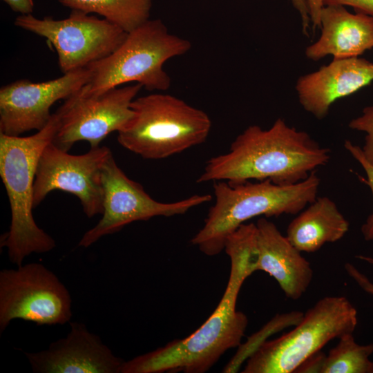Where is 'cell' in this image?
<instances>
[{
	"label": "cell",
	"instance_id": "cell-6",
	"mask_svg": "<svg viewBox=\"0 0 373 373\" xmlns=\"http://www.w3.org/2000/svg\"><path fill=\"white\" fill-rule=\"evenodd\" d=\"M134 115L118 132L117 141L126 149L146 160L165 159L204 143L211 121L202 110L166 93L136 97Z\"/></svg>",
	"mask_w": 373,
	"mask_h": 373
},
{
	"label": "cell",
	"instance_id": "cell-25",
	"mask_svg": "<svg viewBox=\"0 0 373 373\" xmlns=\"http://www.w3.org/2000/svg\"><path fill=\"white\" fill-rule=\"evenodd\" d=\"M325 354L321 350L316 352L305 361L296 370L298 373H321L325 357Z\"/></svg>",
	"mask_w": 373,
	"mask_h": 373
},
{
	"label": "cell",
	"instance_id": "cell-11",
	"mask_svg": "<svg viewBox=\"0 0 373 373\" xmlns=\"http://www.w3.org/2000/svg\"><path fill=\"white\" fill-rule=\"evenodd\" d=\"M142 88L136 83L97 95L77 91L55 112L59 124L52 142L65 151L82 140L87 141L90 147L99 146L108 135L119 132L132 119L131 104Z\"/></svg>",
	"mask_w": 373,
	"mask_h": 373
},
{
	"label": "cell",
	"instance_id": "cell-26",
	"mask_svg": "<svg viewBox=\"0 0 373 373\" xmlns=\"http://www.w3.org/2000/svg\"><path fill=\"white\" fill-rule=\"evenodd\" d=\"M289 1L300 15L303 33L305 35L308 36L312 23L307 0Z\"/></svg>",
	"mask_w": 373,
	"mask_h": 373
},
{
	"label": "cell",
	"instance_id": "cell-15",
	"mask_svg": "<svg viewBox=\"0 0 373 373\" xmlns=\"http://www.w3.org/2000/svg\"><path fill=\"white\" fill-rule=\"evenodd\" d=\"M372 82L373 62L360 57L333 59L318 70L300 76L295 89L303 108L322 119L334 102Z\"/></svg>",
	"mask_w": 373,
	"mask_h": 373
},
{
	"label": "cell",
	"instance_id": "cell-4",
	"mask_svg": "<svg viewBox=\"0 0 373 373\" xmlns=\"http://www.w3.org/2000/svg\"><path fill=\"white\" fill-rule=\"evenodd\" d=\"M55 113L41 130L28 137L0 133V176L11 210V223L1 238L9 260L19 266L32 253L42 254L55 247L54 239L36 224L32 209L34 182L39 157L58 128Z\"/></svg>",
	"mask_w": 373,
	"mask_h": 373
},
{
	"label": "cell",
	"instance_id": "cell-9",
	"mask_svg": "<svg viewBox=\"0 0 373 373\" xmlns=\"http://www.w3.org/2000/svg\"><path fill=\"white\" fill-rule=\"evenodd\" d=\"M71 303L65 285L41 263L0 271L1 333L17 318L38 325L70 322Z\"/></svg>",
	"mask_w": 373,
	"mask_h": 373
},
{
	"label": "cell",
	"instance_id": "cell-18",
	"mask_svg": "<svg viewBox=\"0 0 373 373\" xmlns=\"http://www.w3.org/2000/svg\"><path fill=\"white\" fill-rule=\"evenodd\" d=\"M349 229L336 204L327 196L317 197L291 221L286 237L300 252L313 253L343 238Z\"/></svg>",
	"mask_w": 373,
	"mask_h": 373
},
{
	"label": "cell",
	"instance_id": "cell-22",
	"mask_svg": "<svg viewBox=\"0 0 373 373\" xmlns=\"http://www.w3.org/2000/svg\"><path fill=\"white\" fill-rule=\"evenodd\" d=\"M348 126L365 133V144L361 150L365 160L373 165V106L365 107L359 116L349 122Z\"/></svg>",
	"mask_w": 373,
	"mask_h": 373
},
{
	"label": "cell",
	"instance_id": "cell-14",
	"mask_svg": "<svg viewBox=\"0 0 373 373\" xmlns=\"http://www.w3.org/2000/svg\"><path fill=\"white\" fill-rule=\"evenodd\" d=\"M65 338L38 352H25L35 373H120L125 361L82 323L70 322Z\"/></svg>",
	"mask_w": 373,
	"mask_h": 373
},
{
	"label": "cell",
	"instance_id": "cell-24",
	"mask_svg": "<svg viewBox=\"0 0 373 373\" xmlns=\"http://www.w3.org/2000/svg\"><path fill=\"white\" fill-rule=\"evenodd\" d=\"M344 267L347 274L363 291L373 295V283L364 274L350 262L345 263Z\"/></svg>",
	"mask_w": 373,
	"mask_h": 373
},
{
	"label": "cell",
	"instance_id": "cell-8",
	"mask_svg": "<svg viewBox=\"0 0 373 373\" xmlns=\"http://www.w3.org/2000/svg\"><path fill=\"white\" fill-rule=\"evenodd\" d=\"M15 25L46 38L55 49L63 74L86 68L111 54L127 32L105 19L72 10L63 19L19 15Z\"/></svg>",
	"mask_w": 373,
	"mask_h": 373
},
{
	"label": "cell",
	"instance_id": "cell-16",
	"mask_svg": "<svg viewBox=\"0 0 373 373\" xmlns=\"http://www.w3.org/2000/svg\"><path fill=\"white\" fill-rule=\"evenodd\" d=\"M256 225V271H263L278 283L287 298L298 300L313 278L311 264L274 223L260 218Z\"/></svg>",
	"mask_w": 373,
	"mask_h": 373
},
{
	"label": "cell",
	"instance_id": "cell-28",
	"mask_svg": "<svg viewBox=\"0 0 373 373\" xmlns=\"http://www.w3.org/2000/svg\"><path fill=\"white\" fill-rule=\"evenodd\" d=\"M14 12L21 15H30L34 10L33 0H3Z\"/></svg>",
	"mask_w": 373,
	"mask_h": 373
},
{
	"label": "cell",
	"instance_id": "cell-30",
	"mask_svg": "<svg viewBox=\"0 0 373 373\" xmlns=\"http://www.w3.org/2000/svg\"><path fill=\"white\" fill-rule=\"evenodd\" d=\"M372 373H373V370H372Z\"/></svg>",
	"mask_w": 373,
	"mask_h": 373
},
{
	"label": "cell",
	"instance_id": "cell-2",
	"mask_svg": "<svg viewBox=\"0 0 373 373\" xmlns=\"http://www.w3.org/2000/svg\"><path fill=\"white\" fill-rule=\"evenodd\" d=\"M330 150L309 133L278 118L267 129L250 125L227 152L210 158L196 182L270 180L290 185L306 179L329 160Z\"/></svg>",
	"mask_w": 373,
	"mask_h": 373
},
{
	"label": "cell",
	"instance_id": "cell-3",
	"mask_svg": "<svg viewBox=\"0 0 373 373\" xmlns=\"http://www.w3.org/2000/svg\"><path fill=\"white\" fill-rule=\"evenodd\" d=\"M215 203L191 242L209 256L224 249L227 238L253 218L296 215L317 198L321 180L312 171L304 180L279 185L270 180L213 182Z\"/></svg>",
	"mask_w": 373,
	"mask_h": 373
},
{
	"label": "cell",
	"instance_id": "cell-29",
	"mask_svg": "<svg viewBox=\"0 0 373 373\" xmlns=\"http://www.w3.org/2000/svg\"><path fill=\"white\" fill-rule=\"evenodd\" d=\"M356 258L363 261H365L367 262L368 264L373 265V257L372 256H364V255H357Z\"/></svg>",
	"mask_w": 373,
	"mask_h": 373
},
{
	"label": "cell",
	"instance_id": "cell-5",
	"mask_svg": "<svg viewBox=\"0 0 373 373\" xmlns=\"http://www.w3.org/2000/svg\"><path fill=\"white\" fill-rule=\"evenodd\" d=\"M191 48L189 40L170 33L160 19H149L127 32L111 54L87 66L91 76L79 91L97 95L129 82L149 91H164L171 80L164 64Z\"/></svg>",
	"mask_w": 373,
	"mask_h": 373
},
{
	"label": "cell",
	"instance_id": "cell-17",
	"mask_svg": "<svg viewBox=\"0 0 373 373\" xmlns=\"http://www.w3.org/2000/svg\"><path fill=\"white\" fill-rule=\"evenodd\" d=\"M319 28L320 37L305 50L308 59L358 57L373 48V18L369 15L352 13L342 6H324Z\"/></svg>",
	"mask_w": 373,
	"mask_h": 373
},
{
	"label": "cell",
	"instance_id": "cell-27",
	"mask_svg": "<svg viewBox=\"0 0 373 373\" xmlns=\"http://www.w3.org/2000/svg\"><path fill=\"white\" fill-rule=\"evenodd\" d=\"M312 28L314 31L319 28L320 16L324 6L323 0H307Z\"/></svg>",
	"mask_w": 373,
	"mask_h": 373
},
{
	"label": "cell",
	"instance_id": "cell-12",
	"mask_svg": "<svg viewBox=\"0 0 373 373\" xmlns=\"http://www.w3.org/2000/svg\"><path fill=\"white\" fill-rule=\"evenodd\" d=\"M112 154L106 146L91 147L86 153L71 155L52 142L44 149L34 182V207L54 190L75 195L86 216L103 212L102 169Z\"/></svg>",
	"mask_w": 373,
	"mask_h": 373
},
{
	"label": "cell",
	"instance_id": "cell-23",
	"mask_svg": "<svg viewBox=\"0 0 373 373\" xmlns=\"http://www.w3.org/2000/svg\"><path fill=\"white\" fill-rule=\"evenodd\" d=\"M323 5L350 6L356 12H361L373 18V0H323Z\"/></svg>",
	"mask_w": 373,
	"mask_h": 373
},
{
	"label": "cell",
	"instance_id": "cell-21",
	"mask_svg": "<svg viewBox=\"0 0 373 373\" xmlns=\"http://www.w3.org/2000/svg\"><path fill=\"white\" fill-rule=\"evenodd\" d=\"M345 149L360 164L366 174V179H361L371 190L373 198V165L369 163L363 156L361 147L353 144L350 140H345ZM361 233L367 241L373 240V209L361 227Z\"/></svg>",
	"mask_w": 373,
	"mask_h": 373
},
{
	"label": "cell",
	"instance_id": "cell-7",
	"mask_svg": "<svg viewBox=\"0 0 373 373\" xmlns=\"http://www.w3.org/2000/svg\"><path fill=\"white\" fill-rule=\"evenodd\" d=\"M357 323V311L346 297H323L292 330L263 341L248 357L242 372L294 373L330 341L354 334Z\"/></svg>",
	"mask_w": 373,
	"mask_h": 373
},
{
	"label": "cell",
	"instance_id": "cell-13",
	"mask_svg": "<svg viewBox=\"0 0 373 373\" xmlns=\"http://www.w3.org/2000/svg\"><path fill=\"white\" fill-rule=\"evenodd\" d=\"M86 67L42 82L18 79L0 89V133L11 136L39 131L50 120V107L66 99L90 80Z\"/></svg>",
	"mask_w": 373,
	"mask_h": 373
},
{
	"label": "cell",
	"instance_id": "cell-19",
	"mask_svg": "<svg viewBox=\"0 0 373 373\" xmlns=\"http://www.w3.org/2000/svg\"><path fill=\"white\" fill-rule=\"evenodd\" d=\"M72 10L97 14L128 32L149 19L153 0H57Z\"/></svg>",
	"mask_w": 373,
	"mask_h": 373
},
{
	"label": "cell",
	"instance_id": "cell-10",
	"mask_svg": "<svg viewBox=\"0 0 373 373\" xmlns=\"http://www.w3.org/2000/svg\"><path fill=\"white\" fill-rule=\"evenodd\" d=\"M102 184V218L84 234L78 244L80 247H88L102 237L115 233L131 222L146 221L156 216L182 215L212 200L210 194H195L173 202H158L144 191L142 185L125 174L113 154L104 164Z\"/></svg>",
	"mask_w": 373,
	"mask_h": 373
},
{
	"label": "cell",
	"instance_id": "cell-1",
	"mask_svg": "<svg viewBox=\"0 0 373 373\" xmlns=\"http://www.w3.org/2000/svg\"><path fill=\"white\" fill-rule=\"evenodd\" d=\"M231 269L225 291L207 320L191 335L124 361L120 373H204L229 350L238 347L248 325L236 309L245 280L256 271V224H243L228 236Z\"/></svg>",
	"mask_w": 373,
	"mask_h": 373
},
{
	"label": "cell",
	"instance_id": "cell-20",
	"mask_svg": "<svg viewBox=\"0 0 373 373\" xmlns=\"http://www.w3.org/2000/svg\"><path fill=\"white\" fill-rule=\"evenodd\" d=\"M338 344L325 355L321 373H372L373 343L358 344L353 333L340 337Z\"/></svg>",
	"mask_w": 373,
	"mask_h": 373
}]
</instances>
